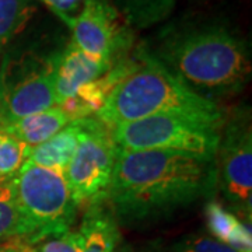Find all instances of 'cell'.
I'll return each mask as SVG.
<instances>
[{"label":"cell","instance_id":"6da1fadb","mask_svg":"<svg viewBox=\"0 0 252 252\" xmlns=\"http://www.w3.org/2000/svg\"><path fill=\"white\" fill-rule=\"evenodd\" d=\"M216 187V158L119 147L105 200L117 220L137 224L210 198Z\"/></svg>","mask_w":252,"mask_h":252},{"label":"cell","instance_id":"7a4b0ae2","mask_svg":"<svg viewBox=\"0 0 252 252\" xmlns=\"http://www.w3.org/2000/svg\"><path fill=\"white\" fill-rule=\"evenodd\" d=\"M144 48L190 90L215 102L237 95L251 80L248 42L220 21H175Z\"/></svg>","mask_w":252,"mask_h":252},{"label":"cell","instance_id":"3957f363","mask_svg":"<svg viewBox=\"0 0 252 252\" xmlns=\"http://www.w3.org/2000/svg\"><path fill=\"white\" fill-rule=\"evenodd\" d=\"M137 64L111 91L95 118L109 129L160 114H182L224 122L227 111L175 77L143 46L136 48Z\"/></svg>","mask_w":252,"mask_h":252},{"label":"cell","instance_id":"277c9868","mask_svg":"<svg viewBox=\"0 0 252 252\" xmlns=\"http://www.w3.org/2000/svg\"><path fill=\"white\" fill-rule=\"evenodd\" d=\"M224 122L182 114H160L112 129L115 143L125 150H171L216 158Z\"/></svg>","mask_w":252,"mask_h":252},{"label":"cell","instance_id":"5b68a950","mask_svg":"<svg viewBox=\"0 0 252 252\" xmlns=\"http://www.w3.org/2000/svg\"><path fill=\"white\" fill-rule=\"evenodd\" d=\"M11 182L18 205L34 227L36 245L72 228L79 207L64 174L27 161Z\"/></svg>","mask_w":252,"mask_h":252},{"label":"cell","instance_id":"8992f818","mask_svg":"<svg viewBox=\"0 0 252 252\" xmlns=\"http://www.w3.org/2000/svg\"><path fill=\"white\" fill-rule=\"evenodd\" d=\"M118 152L119 146L114 140L112 129L95 117L86 118L80 143L64 171L72 198L79 209H87L105 199Z\"/></svg>","mask_w":252,"mask_h":252},{"label":"cell","instance_id":"52a82bcc","mask_svg":"<svg viewBox=\"0 0 252 252\" xmlns=\"http://www.w3.org/2000/svg\"><path fill=\"white\" fill-rule=\"evenodd\" d=\"M217 185L245 221L252 215V124L248 108L227 112L216 152Z\"/></svg>","mask_w":252,"mask_h":252},{"label":"cell","instance_id":"ba28073f","mask_svg":"<svg viewBox=\"0 0 252 252\" xmlns=\"http://www.w3.org/2000/svg\"><path fill=\"white\" fill-rule=\"evenodd\" d=\"M56 105L52 55L4 61L0 69V127Z\"/></svg>","mask_w":252,"mask_h":252},{"label":"cell","instance_id":"9c48e42d","mask_svg":"<svg viewBox=\"0 0 252 252\" xmlns=\"http://www.w3.org/2000/svg\"><path fill=\"white\" fill-rule=\"evenodd\" d=\"M72 30V42L93 58L115 63L135 45L132 27L109 0H84L77 16H59Z\"/></svg>","mask_w":252,"mask_h":252},{"label":"cell","instance_id":"30bf717a","mask_svg":"<svg viewBox=\"0 0 252 252\" xmlns=\"http://www.w3.org/2000/svg\"><path fill=\"white\" fill-rule=\"evenodd\" d=\"M52 58L56 105L73 97L83 84L98 79L114 66V63L83 52L72 41L62 51L52 55Z\"/></svg>","mask_w":252,"mask_h":252},{"label":"cell","instance_id":"8fae6325","mask_svg":"<svg viewBox=\"0 0 252 252\" xmlns=\"http://www.w3.org/2000/svg\"><path fill=\"white\" fill-rule=\"evenodd\" d=\"M136 64L137 54L135 51L132 55H127L114 63V66L108 72L99 76L98 79L83 84L73 97L64 99L59 104V107L66 112L70 121L95 117L105 104L111 91L115 89L119 81L125 79L135 69Z\"/></svg>","mask_w":252,"mask_h":252},{"label":"cell","instance_id":"7c38bea8","mask_svg":"<svg viewBox=\"0 0 252 252\" xmlns=\"http://www.w3.org/2000/svg\"><path fill=\"white\" fill-rule=\"evenodd\" d=\"M80 231L83 237L81 252H115L121 244V231L108 202L101 199L84 209Z\"/></svg>","mask_w":252,"mask_h":252},{"label":"cell","instance_id":"4fadbf2b","mask_svg":"<svg viewBox=\"0 0 252 252\" xmlns=\"http://www.w3.org/2000/svg\"><path fill=\"white\" fill-rule=\"evenodd\" d=\"M84 125L86 118L70 121L51 139L36 147H32L30 150L27 161L64 174L73 154L80 143Z\"/></svg>","mask_w":252,"mask_h":252},{"label":"cell","instance_id":"5bb4252c","mask_svg":"<svg viewBox=\"0 0 252 252\" xmlns=\"http://www.w3.org/2000/svg\"><path fill=\"white\" fill-rule=\"evenodd\" d=\"M205 219L207 230L215 240L237 252H252L251 223L241 220L216 200L207 202Z\"/></svg>","mask_w":252,"mask_h":252},{"label":"cell","instance_id":"9a60e30c","mask_svg":"<svg viewBox=\"0 0 252 252\" xmlns=\"http://www.w3.org/2000/svg\"><path fill=\"white\" fill-rule=\"evenodd\" d=\"M69 122L70 119L66 112L59 105H54L45 111L21 118L0 129H4L32 149L56 135Z\"/></svg>","mask_w":252,"mask_h":252},{"label":"cell","instance_id":"2e32d148","mask_svg":"<svg viewBox=\"0 0 252 252\" xmlns=\"http://www.w3.org/2000/svg\"><path fill=\"white\" fill-rule=\"evenodd\" d=\"M24 237L35 244V231L18 205L13 182L0 185V241Z\"/></svg>","mask_w":252,"mask_h":252},{"label":"cell","instance_id":"e0dca14e","mask_svg":"<svg viewBox=\"0 0 252 252\" xmlns=\"http://www.w3.org/2000/svg\"><path fill=\"white\" fill-rule=\"evenodd\" d=\"M177 0H115V7L132 28L153 27L167 20Z\"/></svg>","mask_w":252,"mask_h":252},{"label":"cell","instance_id":"ac0fdd59","mask_svg":"<svg viewBox=\"0 0 252 252\" xmlns=\"http://www.w3.org/2000/svg\"><path fill=\"white\" fill-rule=\"evenodd\" d=\"M36 11L32 0H0V56Z\"/></svg>","mask_w":252,"mask_h":252},{"label":"cell","instance_id":"d6986e66","mask_svg":"<svg viewBox=\"0 0 252 252\" xmlns=\"http://www.w3.org/2000/svg\"><path fill=\"white\" fill-rule=\"evenodd\" d=\"M31 147L0 129V185L13 180L27 162Z\"/></svg>","mask_w":252,"mask_h":252},{"label":"cell","instance_id":"ffe728a7","mask_svg":"<svg viewBox=\"0 0 252 252\" xmlns=\"http://www.w3.org/2000/svg\"><path fill=\"white\" fill-rule=\"evenodd\" d=\"M172 252H237L228 245L205 234H189L172 245Z\"/></svg>","mask_w":252,"mask_h":252},{"label":"cell","instance_id":"44dd1931","mask_svg":"<svg viewBox=\"0 0 252 252\" xmlns=\"http://www.w3.org/2000/svg\"><path fill=\"white\" fill-rule=\"evenodd\" d=\"M83 237L80 231L69 230L55 237H48L36 245V252H81Z\"/></svg>","mask_w":252,"mask_h":252},{"label":"cell","instance_id":"7402d4cb","mask_svg":"<svg viewBox=\"0 0 252 252\" xmlns=\"http://www.w3.org/2000/svg\"><path fill=\"white\" fill-rule=\"evenodd\" d=\"M0 252H36V245L24 237L0 241Z\"/></svg>","mask_w":252,"mask_h":252},{"label":"cell","instance_id":"603a6c76","mask_svg":"<svg viewBox=\"0 0 252 252\" xmlns=\"http://www.w3.org/2000/svg\"><path fill=\"white\" fill-rule=\"evenodd\" d=\"M56 16H72L84 0H41Z\"/></svg>","mask_w":252,"mask_h":252},{"label":"cell","instance_id":"cb8c5ba5","mask_svg":"<svg viewBox=\"0 0 252 252\" xmlns=\"http://www.w3.org/2000/svg\"><path fill=\"white\" fill-rule=\"evenodd\" d=\"M115 252H160L157 248H136L129 244H119Z\"/></svg>","mask_w":252,"mask_h":252}]
</instances>
